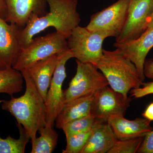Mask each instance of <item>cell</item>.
Wrapping results in <instances>:
<instances>
[{"label":"cell","mask_w":153,"mask_h":153,"mask_svg":"<svg viewBox=\"0 0 153 153\" xmlns=\"http://www.w3.org/2000/svg\"><path fill=\"white\" fill-rule=\"evenodd\" d=\"M144 72L145 77L149 79H153V60H146L144 67Z\"/></svg>","instance_id":"cell-26"},{"label":"cell","mask_w":153,"mask_h":153,"mask_svg":"<svg viewBox=\"0 0 153 153\" xmlns=\"http://www.w3.org/2000/svg\"><path fill=\"white\" fill-rule=\"evenodd\" d=\"M63 54L52 55L38 61L27 69H25L30 74L45 101L56 66Z\"/></svg>","instance_id":"cell-15"},{"label":"cell","mask_w":153,"mask_h":153,"mask_svg":"<svg viewBox=\"0 0 153 153\" xmlns=\"http://www.w3.org/2000/svg\"><path fill=\"white\" fill-rule=\"evenodd\" d=\"M108 86L94 93L90 114L95 119L108 122L114 117L124 116L129 107L132 100L131 97H126Z\"/></svg>","instance_id":"cell-8"},{"label":"cell","mask_w":153,"mask_h":153,"mask_svg":"<svg viewBox=\"0 0 153 153\" xmlns=\"http://www.w3.org/2000/svg\"><path fill=\"white\" fill-rule=\"evenodd\" d=\"M40 137L31 142V153H52L57 144L58 134L53 126L46 123L38 130Z\"/></svg>","instance_id":"cell-18"},{"label":"cell","mask_w":153,"mask_h":153,"mask_svg":"<svg viewBox=\"0 0 153 153\" xmlns=\"http://www.w3.org/2000/svg\"><path fill=\"white\" fill-rule=\"evenodd\" d=\"M19 137L18 139L9 135L6 138L0 137V153H24L26 146L30 141L29 134L20 124L17 123Z\"/></svg>","instance_id":"cell-20"},{"label":"cell","mask_w":153,"mask_h":153,"mask_svg":"<svg viewBox=\"0 0 153 153\" xmlns=\"http://www.w3.org/2000/svg\"><path fill=\"white\" fill-rule=\"evenodd\" d=\"M153 14V0H129L128 15L125 26L115 42L137 39L147 29L148 20Z\"/></svg>","instance_id":"cell-10"},{"label":"cell","mask_w":153,"mask_h":153,"mask_svg":"<svg viewBox=\"0 0 153 153\" xmlns=\"http://www.w3.org/2000/svg\"><path fill=\"white\" fill-rule=\"evenodd\" d=\"M117 140L107 121L95 119L90 136L81 153H108Z\"/></svg>","instance_id":"cell-16"},{"label":"cell","mask_w":153,"mask_h":153,"mask_svg":"<svg viewBox=\"0 0 153 153\" xmlns=\"http://www.w3.org/2000/svg\"><path fill=\"white\" fill-rule=\"evenodd\" d=\"M143 117L152 121H153V102L150 103L144 112L142 114Z\"/></svg>","instance_id":"cell-27"},{"label":"cell","mask_w":153,"mask_h":153,"mask_svg":"<svg viewBox=\"0 0 153 153\" xmlns=\"http://www.w3.org/2000/svg\"><path fill=\"white\" fill-rule=\"evenodd\" d=\"M94 65L104 75L111 88L126 97L144 82L134 64L118 49H103V55Z\"/></svg>","instance_id":"cell-3"},{"label":"cell","mask_w":153,"mask_h":153,"mask_svg":"<svg viewBox=\"0 0 153 153\" xmlns=\"http://www.w3.org/2000/svg\"><path fill=\"white\" fill-rule=\"evenodd\" d=\"M24 77L21 71L13 67L0 69V94L5 93L12 96L22 91Z\"/></svg>","instance_id":"cell-19"},{"label":"cell","mask_w":153,"mask_h":153,"mask_svg":"<svg viewBox=\"0 0 153 153\" xmlns=\"http://www.w3.org/2000/svg\"><path fill=\"white\" fill-rule=\"evenodd\" d=\"M153 27V14L152 17L148 20L146 30Z\"/></svg>","instance_id":"cell-29"},{"label":"cell","mask_w":153,"mask_h":153,"mask_svg":"<svg viewBox=\"0 0 153 153\" xmlns=\"http://www.w3.org/2000/svg\"><path fill=\"white\" fill-rule=\"evenodd\" d=\"M95 118L91 114L76 119L67 123L62 127L66 137L82 132L92 128Z\"/></svg>","instance_id":"cell-21"},{"label":"cell","mask_w":153,"mask_h":153,"mask_svg":"<svg viewBox=\"0 0 153 153\" xmlns=\"http://www.w3.org/2000/svg\"><path fill=\"white\" fill-rule=\"evenodd\" d=\"M49 7V12L39 16L33 15L27 25L20 32L22 47H26L34 36L50 27L55 28L56 32L62 34L67 39L74 28L79 26L80 21L76 11L77 0H46Z\"/></svg>","instance_id":"cell-2"},{"label":"cell","mask_w":153,"mask_h":153,"mask_svg":"<svg viewBox=\"0 0 153 153\" xmlns=\"http://www.w3.org/2000/svg\"><path fill=\"white\" fill-rule=\"evenodd\" d=\"M92 131V128L82 132L66 137V149L62 150L63 153H81L87 143Z\"/></svg>","instance_id":"cell-22"},{"label":"cell","mask_w":153,"mask_h":153,"mask_svg":"<svg viewBox=\"0 0 153 153\" xmlns=\"http://www.w3.org/2000/svg\"><path fill=\"white\" fill-rule=\"evenodd\" d=\"M6 7L5 21L22 28L33 15L46 14V0H4Z\"/></svg>","instance_id":"cell-13"},{"label":"cell","mask_w":153,"mask_h":153,"mask_svg":"<svg viewBox=\"0 0 153 153\" xmlns=\"http://www.w3.org/2000/svg\"><path fill=\"white\" fill-rule=\"evenodd\" d=\"M95 93L65 103L55 120L56 127L61 129L64 125L71 120L90 114L91 103Z\"/></svg>","instance_id":"cell-17"},{"label":"cell","mask_w":153,"mask_h":153,"mask_svg":"<svg viewBox=\"0 0 153 153\" xmlns=\"http://www.w3.org/2000/svg\"><path fill=\"white\" fill-rule=\"evenodd\" d=\"M137 153H153V130L145 135Z\"/></svg>","instance_id":"cell-25"},{"label":"cell","mask_w":153,"mask_h":153,"mask_svg":"<svg viewBox=\"0 0 153 153\" xmlns=\"http://www.w3.org/2000/svg\"><path fill=\"white\" fill-rule=\"evenodd\" d=\"M129 0H118L106 8L94 14L85 27L106 37L118 38L122 32L128 15Z\"/></svg>","instance_id":"cell-7"},{"label":"cell","mask_w":153,"mask_h":153,"mask_svg":"<svg viewBox=\"0 0 153 153\" xmlns=\"http://www.w3.org/2000/svg\"><path fill=\"white\" fill-rule=\"evenodd\" d=\"M7 16L6 7L4 0H0V17L5 20Z\"/></svg>","instance_id":"cell-28"},{"label":"cell","mask_w":153,"mask_h":153,"mask_svg":"<svg viewBox=\"0 0 153 153\" xmlns=\"http://www.w3.org/2000/svg\"><path fill=\"white\" fill-rule=\"evenodd\" d=\"M145 136L117 140L108 153H137Z\"/></svg>","instance_id":"cell-23"},{"label":"cell","mask_w":153,"mask_h":153,"mask_svg":"<svg viewBox=\"0 0 153 153\" xmlns=\"http://www.w3.org/2000/svg\"><path fill=\"white\" fill-rule=\"evenodd\" d=\"M68 50L67 38L58 32L33 38L26 47L21 48L12 67L21 71L40 60Z\"/></svg>","instance_id":"cell-4"},{"label":"cell","mask_w":153,"mask_h":153,"mask_svg":"<svg viewBox=\"0 0 153 153\" xmlns=\"http://www.w3.org/2000/svg\"><path fill=\"white\" fill-rule=\"evenodd\" d=\"M7 22L0 17V69L12 68L22 48L20 35L22 28Z\"/></svg>","instance_id":"cell-12"},{"label":"cell","mask_w":153,"mask_h":153,"mask_svg":"<svg viewBox=\"0 0 153 153\" xmlns=\"http://www.w3.org/2000/svg\"><path fill=\"white\" fill-rule=\"evenodd\" d=\"M129 92L131 97L134 98H141L149 94H153V81L144 82L141 86L132 89Z\"/></svg>","instance_id":"cell-24"},{"label":"cell","mask_w":153,"mask_h":153,"mask_svg":"<svg viewBox=\"0 0 153 153\" xmlns=\"http://www.w3.org/2000/svg\"><path fill=\"white\" fill-rule=\"evenodd\" d=\"M106 38L101 33L78 26L67 39V44L76 60L94 64L103 55L102 44Z\"/></svg>","instance_id":"cell-6"},{"label":"cell","mask_w":153,"mask_h":153,"mask_svg":"<svg viewBox=\"0 0 153 153\" xmlns=\"http://www.w3.org/2000/svg\"><path fill=\"white\" fill-rule=\"evenodd\" d=\"M113 45L134 64L140 78L144 82L146 57L153 47V27L146 30L137 39L121 43L115 42Z\"/></svg>","instance_id":"cell-11"},{"label":"cell","mask_w":153,"mask_h":153,"mask_svg":"<svg viewBox=\"0 0 153 153\" xmlns=\"http://www.w3.org/2000/svg\"><path fill=\"white\" fill-rule=\"evenodd\" d=\"M26 84L24 95L13 96L9 100H0L2 109L14 117L29 134L31 141L36 139L37 132L47 123L46 103L26 70L21 71Z\"/></svg>","instance_id":"cell-1"},{"label":"cell","mask_w":153,"mask_h":153,"mask_svg":"<svg viewBox=\"0 0 153 153\" xmlns=\"http://www.w3.org/2000/svg\"><path fill=\"white\" fill-rule=\"evenodd\" d=\"M74 55L70 50L61 55L53 74L47 96L46 122L54 126L55 120L65 105L63 82L66 77V65Z\"/></svg>","instance_id":"cell-9"},{"label":"cell","mask_w":153,"mask_h":153,"mask_svg":"<svg viewBox=\"0 0 153 153\" xmlns=\"http://www.w3.org/2000/svg\"><path fill=\"white\" fill-rule=\"evenodd\" d=\"M151 122L145 118L138 117L131 120L123 116H117L110 119L108 122L116 138L123 140L145 136L153 130Z\"/></svg>","instance_id":"cell-14"},{"label":"cell","mask_w":153,"mask_h":153,"mask_svg":"<svg viewBox=\"0 0 153 153\" xmlns=\"http://www.w3.org/2000/svg\"><path fill=\"white\" fill-rule=\"evenodd\" d=\"M75 75L64 91L65 103L76 98L95 93L102 88L109 85L105 76L91 63H82L76 60Z\"/></svg>","instance_id":"cell-5"}]
</instances>
